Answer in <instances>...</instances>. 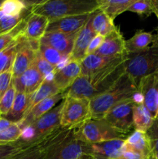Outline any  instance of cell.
I'll list each match as a JSON object with an SVG mask.
<instances>
[{"mask_svg": "<svg viewBox=\"0 0 158 159\" xmlns=\"http://www.w3.org/2000/svg\"><path fill=\"white\" fill-rule=\"evenodd\" d=\"M128 56L118 57L103 68L91 75H80L64 92L65 97L91 100L108 91L125 73V61Z\"/></svg>", "mask_w": 158, "mask_h": 159, "instance_id": "6da1fadb", "label": "cell"}, {"mask_svg": "<svg viewBox=\"0 0 158 159\" xmlns=\"http://www.w3.org/2000/svg\"><path fill=\"white\" fill-rule=\"evenodd\" d=\"M138 93L137 85L125 73L108 91L90 100L91 119H104L112 107L132 99Z\"/></svg>", "mask_w": 158, "mask_h": 159, "instance_id": "7a4b0ae2", "label": "cell"}, {"mask_svg": "<svg viewBox=\"0 0 158 159\" xmlns=\"http://www.w3.org/2000/svg\"><path fill=\"white\" fill-rule=\"evenodd\" d=\"M98 9V0H47L34 2L30 12L43 16L51 21L71 16L91 14Z\"/></svg>", "mask_w": 158, "mask_h": 159, "instance_id": "3957f363", "label": "cell"}, {"mask_svg": "<svg viewBox=\"0 0 158 159\" xmlns=\"http://www.w3.org/2000/svg\"><path fill=\"white\" fill-rule=\"evenodd\" d=\"M125 73L137 85L145 76L156 72L158 68V34L149 48L136 54H128Z\"/></svg>", "mask_w": 158, "mask_h": 159, "instance_id": "277c9868", "label": "cell"}, {"mask_svg": "<svg viewBox=\"0 0 158 159\" xmlns=\"http://www.w3.org/2000/svg\"><path fill=\"white\" fill-rule=\"evenodd\" d=\"M43 159H93L91 144L79 141L74 130L68 131L47 148Z\"/></svg>", "mask_w": 158, "mask_h": 159, "instance_id": "5b68a950", "label": "cell"}, {"mask_svg": "<svg viewBox=\"0 0 158 159\" xmlns=\"http://www.w3.org/2000/svg\"><path fill=\"white\" fill-rule=\"evenodd\" d=\"M74 134L79 141L88 144L112 140H125L129 136L116 130L105 119L89 120L77 128L74 129Z\"/></svg>", "mask_w": 158, "mask_h": 159, "instance_id": "8992f818", "label": "cell"}, {"mask_svg": "<svg viewBox=\"0 0 158 159\" xmlns=\"http://www.w3.org/2000/svg\"><path fill=\"white\" fill-rule=\"evenodd\" d=\"M64 103L63 99L60 103L23 129L20 141L27 143L33 142L60 128Z\"/></svg>", "mask_w": 158, "mask_h": 159, "instance_id": "52a82bcc", "label": "cell"}, {"mask_svg": "<svg viewBox=\"0 0 158 159\" xmlns=\"http://www.w3.org/2000/svg\"><path fill=\"white\" fill-rule=\"evenodd\" d=\"M60 127L74 130L91 119L90 101L73 97L64 98Z\"/></svg>", "mask_w": 158, "mask_h": 159, "instance_id": "ba28073f", "label": "cell"}, {"mask_svg": "<svg viewBox=\"0 0 158 159\" xmlns=\"http://www.w3.org/2000/svg\"><path fill=\"white\" fill-rule=\"evenodd\" d=\"M133 98L115 106L104 117L110 125L126 135H129V134L133 129V107L135 102Z\"/></svg>", "mask_w": 158, "mask_h": 159, "instance_id": "9c48e42d", "label": "cell"}, {"mask_svg": "<svg viewBox=\"0 0 158 159\" xmlns=\"http://www.w3.org/2000/svg\"><path fill=\"white\" fill-rule=\"evenodd\" d=\"M18 40V48L12 65V79L21 75L33 64L39 47V42L29 41L20 34Z\"/></svg>", "mask_w": 158, "mask_h": 159, "instance_id": "30bf717a", "label": "cell"}, {"mask_svg": "<svg viewBox=\"0 0 158 159\" xmlns=\"http://www.w3.org/2000/svg\"><path fill=\"white\" fill-rule=\"evenodd\" d=\"M69 129L60 127L46 136L30 143L25 148L9 159H43L48 148L61 138Z\"/></svg>", "mask_w": 158, "mask_h": 159, "instance_id": "8fae6325", "label": "cell"}, {"mask_svg": "<svg viewBox=\"0 0 158 159\" xmlns=\"http://www.w3.org/2000/svg\"><path fill=\"white\" fill-rule=\"evenodd\" d=\"M138 91L142 96L145 107L156 119L158 97L157 71L141 79L138 84Z\"/></svg>", "mask_w": 158, "mask_h": 159, "instance_id": "7c38bea8", "label": "cell"}, {"mask_svg": "<svg viewBox=\"0 0 158 159\" xmlns=\"http://www.w3.org/2000/svg\"><path fill=\"white\" fill-rule=\"evenodd\" d=\"M94 12L90 14L86 24L77 34V37L74 40L72 51L68 61H74L80 63L86 56V51L88 46L91 40L97 35L92 27V18Z\"/></svg>", "mask_w": 158, "mask_h": 159, "instance_id": "4fadbf2b", "label": "cell"}, {"mask_svg": "<svg viewBox=\"0 0 158 159\" xmlns=\"http://www.w3.org/2000/svg\"><path fill=\"white\" fill-rule=\"evenodd\" d=\"M125 42L119 30H116L105 37L103 43L94 54L109 58H116L127 56Z\"/></svg>", "mask_w": 158, "mask_h": 159, "instance_id": "5bb4252c", "label": "cell"}, {"mask_svg": "<svg viewBox=\"0 0 158 159\" xmlns=\"http://www.w3.org/2000/svg\"><path fill=\"white\" fill-rule=\"evenodd\" d=\"M89 16L90 14L71 16L51 20L48 24L46 32H57L66 34H77L86 24Z\"/></svg>", "mask_w": 158, "mask_h": 159, "instance_id": "9a60e30c", "label": "cell"}, {"mask_svg": "<svg viewBox=\"0 0 158 159\" xmlns=\"http://www.w3.org/2000/svg\"><path fill=\"white\" fill-rule=\"evenodd\" d=\"M44 79L33 64L24 73L19 77L12 79V84L16 93H25L32 96L43 83Z\"/></svg>", "mask_w": 158, "mask_h": 159, "instance_id": "2e32d148", "label": "cell"}, {"mask_svg": "<svg viewBox=\"0 0 158 159\" xmlns=\"http://www.w3.org/2000/svg\"><path fill=\"white\" fill-rule=\"evenodd\" d=\"M50 20L46 17L30 12L26 18L24 28L20 36L29 41L40 42L46 31Z\"/></svg>", "mask_w": 158, "mask_h": 159, "instance_id": "e0dca14e", "label": "cell"}, {"mask_svg": "<svg viewBox=\"0 0 158 159\" xmlns=\"http://www.w3.org/2000/svg\"><path fill=\"white\" fill-rule=\"evenodd\" d=\"M79 33V32H78ZM66 34L57 32H46L40 43L48 45L61 53L68 58L70 57L77 34Z\"/></svg>", "mask_w": 158, "mask_h": 159, "instance_id": "ac0fdd59", "label": "cell"}, {"mask_svg": "<svg viewBox=\"0 0 158 159\" xmlns=\"http://www.w3.org/2000/svg\"><path fill=\"white\" fill-rule=\"evenodd\" d=\"M81 75L80 63L74 61H68V63L58 68L53 77L56 86L61 93L66 91L74 81Z\"/></svg>", "mask_w": 158, "mask_h": 159, "instance_id": "d6986e66", "label": "cell"}, {"mask_svg": "<svg viewBox=\"0 0 158 159\" xmlns=\"http://www.w3.org/2000/svg\"><path fill=\"white\" fill-rule=\"evenodd\" d=\"M93 159H118L125 150V140L118 139L91 144Z\"/></svg>", "mask_w": 158, "mask_h": 159, "instance_id": "ffe728a7", "label": "cell"}, {"mask_svg": "<svg viewBox=\"0 0 158 159\" xmlns=\"http://www.w3.org/2000/svg\"><path fill=\"white\" fill-rule=\"evenodd\" d=\"M64 98V93H60L58 94L54 95V96H52L50 97L47 98V99H44L42 102H40V103L37 104L36 107H34L29 112V113L18 124H20L21 128L23 130L29 125H30L33 122L37 120V119L46 114L50 110H52L60 101L63 100Z\"/></svg>", "mask_w": 158, "mask_h": 159, "instance_id": "44dd1931", "label": "cell"}, {"mask_svg": "<svg viewBox=\"0 0 158 159\" xmlns=\"http://www.w3.org/2000/svg\"><path fill=\"white\" fill-rule=\"evenodd\" d=\"M154 40V35L151 32L144 30L136 31V34L128 40H125V51L128 54H136L147 49L150 46Z\"/></svg>", "mask_w": 158, "mask_h": 159, "instance_id": "7402d4cb", "label": "cell"}, {"mask_svg": "<svg viewBox=\"0 0 158 159\" xmlns=\"http://www.w3.org/2000/svg\"><path fill=\"white\" fill-rule=\"evenodd\" d=\"M154 118L143 102H134L133 107V129L147 132L153 124Z\"/></svg>", "mask_w": 158, "mask_h": 159, "instance_id": "603a6c76", "label": "cell"}, {"mask_svg": "<svg viewBox=\"0 0 158 159\" xmlns=\"http://www.w3.org/2000/svg\"><path fill=\"white\" fill-rule=\"evenodd\" d=\"M136 0H98L99 9L103 12L112 21L129 8Z\"/></svg>", "mask_w": 158, "mask_h": 159, "instance_id": "cb8c5ba5", "label": "cell"}, {"mask_svg": "<svg viewBox=\"0 0 158 159\" xmlns=\"http://www.w3.org/2000/svg\"><path fill=\"white\" fill-rule=\"evenodd\" d=\"M125 148L135 151L145 156H151L150 142L146 132L134 130L125 140Z\"/></svg>", "mask_w": 158, "mask_h": 159, "instance_id": "d4e9b609", "label": "cell"}, {"mask_svg": "<svg viewBox=\"0 0 158 159\" xmlns=\"http://www.w3.org/2000/svg\"><path fill=\"white\" fill-rule=\"evenodd\" d=\"M116 58L102 57L96 54L85 56V58L80 62L81 75H91L112 62Z\"/></svg>", "mask_w": 158, "mask_h": 159, "instance_id": "484cf974", "label": "cell"}, {"mask_svg": "<svg viewBox=\"0 0 158 159\" xmlns=\"http://www.w3.org/2000/svg\"><path fill=\"white\" fill-rule=\"evenodd\" d=\"M60 93H61V92L56 86L53 79H44L43 83L36 90L35 93L31 96L29 108H28V110L26 112L25 116L29 113V112L34 107H36L40 102H42L44 99H47V98L50 97V96L58 94Z\"/></svg>", "mask_w": 158, "mask_h": 159, "instance_id": "4316f807", "label": "cell"}, {"mask_svg": "<svg viewBox=\"0 0 158 159\" xmlns=\"http://www.w3.org/2000/svg\"><path fill=\"white\" fill-rule=\"evenodd\" d=\"M30 97L31 96L25 93H16L12 109L9 113L3 117L12 121V123L20 122L25 116L29 108Z\"/></svg>", "mask_w": 158, "mask_h": 159, "instance_id": "83f0119b", "label": "cell"}, {"mask_svg": "<svg viewBox=\"0 0 158 159\" xmlns=\"http://www.w3.org/2000/svg\"><path fill=\"white\" fill-rule=\"evenodd\" d=\"M92 27L97 35H101L102 37H106L117 28L114 25L113 21H112L100 9H98L94 12Z\"/></svg>", "mask_w": 158, "mask_h": 159, "instance_id": "f1b7e54d", "label": "cell"}, {"mask_svg": "<svg viewBox=\"0 0 158 159\" xmlns=\"http://www.w3.org/2000/svg\"><path fill=\"white\" fill-rule=\"evenodd\" d=\"M26 2L20 0H4L0 8V17L2 16H21L27 8Z\"/></svg>", "mask_w": 158, "mask_h": 159, "instance_id": "f546056e", "label": "cell"}, {"mask_svg": "<svg viewBox=\"0 0 158 159\" xmlns=\"http://www.w3.org/2000/svg\"><path fill=\"white\" fill-rule=\"evenodd\" d=\"M18 37L7 48L0 52V73L12 67L18 48Z\"/></svg>", "mask_w": 158, "mask_h": 159, "instance_id": "4dcf8cb0", "label": "cell"}, {"mask_svg": "<svg viewBox=\"0 0 158 159\" xmlns=\"http://www.w3.org/2000/svg\"><path fill=\"white\" fill-rule=\"evenodd\" d=\"M38 51L50 64H51L57 68H58L59 64L61 63L65 59L68 60V58L64 55H63L61 53L57 51V50L48 46V45L40 43V42H39Z\"/></svg>", "mask_w": 158, "mask_h": 159, "instance_id": "1f68e13d", "label": "cell"}, {"mask_svg": "<svg viewBox=\"0 0 158 159\" xmlns=\"http://www.w3.org/2000/svg\"><path fill=\"white\" fill-rule=\"evenodd\" d=\"M34 65L38 70L44 79H53L54 75L58 68L54 67L51 64H50L43 56L41 55L39 51H37L36 59L33 62Z\"/></svg>", "mask_w": 158, "mask_h": 159, "instance_id": "d6a6232c", "label": "cell"}, {"mask_svg": "<svg viewBox=\"0 0 158 159\" xmlns=\"http://www.w3.org/2000/svg\"><path fill=\"white\" fill-rule=\"evenodd\" d=\"M34 142V141H33ZM32 143V142H30ZM30 143L24 142L20 140L12 143L1 144L0 143V159H9L16 155Z\"/></svg>", "mask_w": 158, "mask_h": 159, "instance_id": "836d02e7", "label": "cell"}, {"mask_svg": "<svg viewBox=\"0 0 158 159\" xmlns=\"http://www.w3.org/2000/svg\"><path fill=\"white\" fill-rule=\"evenodd\" d=\"M23 134V129L18 123H13L9 128L0 131V143L8 144V143L15 142L19 141Z\"/></svg>", "mask_w": 158, "mask_h": 159, "instance_id": "e575fe53", "label": "cell"}, {"mask_svg": "<svg viewBox=\"0 0 158 159\" xmlns=\"http://www.w3.org/2000/svg\"><path fill=\"white\" fill-rule=\"evenodd\" d=\"M15 95H16V90L12 81L10 86L0 99V116H6L9 113L13 105Z\"/></svg>", "mask_w": 158, "mask_h": 159, "instance_id": "d590c367", "label": "cell"}, {"mask_svg": "<svg viewBox=\"0 0 158 159\" xmlns=\"http://www.w3.org/2000/svg\"><path fill=\"white\" fill-rule=\"evenodd\" d=\"M128 11L136 13L142 18H147L153 13L151 0H136Z\"/></svg>", "mask_w": 158, "mask_h": 159, "instance_id": "8d00e7d4", "label": "cell"}, {"mask_svg": "<svg viewBox=\"0 0 158 159\" xmlns=\"http://www.w3.org/2000/svg\"><path fill=\"white\" fill-rule=\"evenodd\" d=\"M23 15L17 16H2L0 17V34L9 33L15 29L17 26L20 24L24 20Z\"/></svg>", "mask_w": 158, "mask_h": 159, "instance_id": "74e56055", "label": "cell"}, {"mask_svg": "<svg viewBox=\"0 0 158 159\" xmlns=\"http://www.w3.org/2000/svg\"><path fill=\"white\" fill-rule=\"evenodd\" d=\"M146 133L150 142L152 157L158 159V119L153 120L152 126Z\"/></svg>", "mask_w": 158, "mask_h": 159, "instance_id": "f35d334b", "label": "cell"}, {"mask_svg": "<svg viewBox=\"0 0 158 159\" xmlns=\"http://www.w3.org/2000/svg\"><path fill=\"white\" fill-rule=\"evenodd\" d=\"M12 81V67L0 73V99L6 93Z\"/></svg>", "mask_w": 158, "mask_h": 159, "instance_id": "ab89813d", "label": "cell"}, {"mask_svg": "<svg viewBox=\"0 0 158 159\" xmlns=\"http://www.w3.org/2000/svg\"><path fill=\"white\" fill-rule=\"evenodd\" d=\"M104 40H105V37H102L101 35H96V37L91 40V43L88 46V50L86 51V56L89 55V54H94L101 47V45L103 43Z\"/></svg>", "mask_w": 158, "mask_h": 159, "instance_id": "60d3db41", "label": "cell"}, {"mask_svg": "<svg viewBox=\"0 0 158 159\" xmlns=\"http://www.w3.org/2000/svg\"><path fill=\"white\" fill-rule=\"evenodd\" d=\"M150 157V156L147 157L143 155V154L139 153L137 152L125 148L123 153L121 155V156L118 159H148Z\"/></svg>", "mask_w": 158, "mask_h": 159, "instance_id": "b9f144b4", "label": "cell"}, {"mask_svg": "<svg viewBox=\"0 0 158 159\" xmlns=\"http://www.w3.org/2000/svg\"><path fill=\"white\" fill-rule=\"evenodd\" d=\"M13 123L12 121L9 120L6 118L3 117V116H0V131L6 130V129L9 128Z\"/></svg>", "mask_w": 158, "mask_h": 159, "instance_id": "7bdbcfd3", "label": "cell"}, {"mask_svg": "<svg viewBox=\"0 0 158 159\" xmlns=\"http://www.w3.org/2000/svg\"><path fill=\"white\" fill-rule=\"evenodd\" d=\"M152 7H153V12L156 15L158 20V0H151Z\"/></svg>", "mask_w": 158, "mask_h": 159, "instance_id": "ee69618b", "label": "cell"}, {"mask_svg": "<svg viewBox=\"0 0 158 159\" xmlns=\"http://www.w3.org/2000/svg\"><path fill=\"white\" fill-rule=\"evenodd\" d=\"M158 117V97H157V107H156V119Z\"/></svg>", "mask_w": 158, "mask_h": 159, "instance_id": "f6af8a7d", "label": "cell"}, {"mask_svg": "<svg viewBox=\"0 0 158 159\" xmlns=\"http://www.w3.org/2000/svg\"><path fill=\"white\" fill-rule=\"evenodd\" d=\"M3 1H4V0H0V8H1V6H2V4Z\"/></svg>", "mask_w": 158, "mask_h": 159, "instance_id": "bcb514c9", "label": "cell"}, {"mask_svg": "<svg viewBox=\"0 0 158 159\" xmlns=\"http://www.w3.org/2000/svg\"><path fill=\"white\" fill-rule=\"evenodd\" d=\"M148 159H156V158H153V157H152V155H151V156H150Z\"/></svg>", "mask_w": 158, "mask_h": 159, "instance_id": "7dc6e473", "label": "cell"}, {"mask_svg": "<svg viewBox=\"0 0 158 159\" xmlns=\"http://www.w3.org/2000/svg\"><path fill=\"white\" fill-rule=\"evenodd\" d=\"M157 71V73H158V68H157V71Z\"/></svg>", "mask_w": 158, "mask_h": 159, "instance_id": "c3c4849f", "label": "cell"}, {"mask_svg": "<svg viewBox=\"0 0 158 159\" xmlns=\"http://www.w3.org/2000/svg\"><path fill=\"white\" fill-rule=\"evenodd\" d=\"M156 119H158V117H157V118H156Z\"/></svg>", "mask_w": 158, "mask_h": 159, "instance_id": "681fc988", "label": "cell"}, {"mask_svg": "<svg viewBox=\"0 0 158 159\" xmlns=\"http://www.w3.org/2000/svg\"><path fill=\"white\" fill-rule=\"evenodd\" d=\"M0 36H2V35H1V34H0Z\"/></svg>", "mask_w": 158, "mask_h": 159, "instance_id": "f907efd6", "label": "cell"}]
</instances>
